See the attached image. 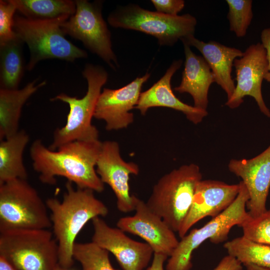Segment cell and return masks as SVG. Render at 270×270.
Segmentation results:
<instances>
[{
	"label": "cell",
	"instance_id": "1",
	"mask_svg": "<svg viewBox=\"0 0 270 270\" xmlns=\"http://www.w3.org/2000/svg\"><path fill=\"white\" fill-rule=\"evenodd\" d=\"M102 142L76 140L56 150L46 147L40 140L31 145L30 154L32 167L44 184H54L56 176H62L76 187L101 192L104 184L96 172Z\"/></svg>",
	"mask_w": 270,
	"mask_h": 270
},
{
	"label": "cell",
	"instance_id": "2",
	"mask_svg": "<svg viewBox=\"0 0 270 270\" xmlns=\"http://www.w3.org/2000/svg\"><path fill=\"white\" fill-rule=\"evenodd\" d=\"M66 188L62 201L54 198L46 202L50 212L52 233L58 242L59 265L68 270L74 264L73 248L80 230L94 218L106 216L108 210L92 190L74 188L68 181Z\"/></svg>",
	"mask_w": 270,
	"mask_h": 270
},
{
	"label": "cell",
	"instance_id": "3",
	"mask_svg": "<svg viewBox=\"0 0 270 270\" xmlns=\"http://www.w3.org/2000/svg\"><path fill=\"white\" fill-rule=\"evenodd\" d=\"M82 74L88 82L87 92L82 98L61 93L50 99L66 103L70 108L66 124L54 131L52 142L48 146L51 150L76 140H99L98 130L92 124V120L102 88L107 82L108 74L101 66L87 64Z\"/></svg>",
	"mask_w": 270,
	"mask_h": 270
},
{
	"label": "cell",
	"instance_id": "4",
	"mask_svg": "<svg viewBox=\"0 0 270 270\" xmlns=\"http://www.w3.org/2000/svg\"><path fill=\"white\" fill-rule=\"evenodd\" d=\"M202 180L198 166L182 165L158 180L146 204L174 232H178L190 210L196 186Z\"/></svg>",
	"mask_w": 270,
	"mask_h": 270
},
{
	"label": "cell",
	"instance_id": "5",
	"mask_svg": "<svg viewBox=\"0 0 270 270\" xmlns=\"http://www.w3.org/2000/svg\"><path fill=\"white\" fill-rule=\"evenodd\" d=\"M112 27L141 32L155 37L160 46H173L178 40L194 35L196 18L190 14L168 16L130 4L118 6L108 17Z\"/></svg>",
	"mask_w": 270,
	"mask_h": 270
},
{
	"label": "cell",
	"instance_id": "6",
	"mask_svg": "<svg viewBox=\"0 0 270 270\" xmlns=\"http://www.w3.org/2000/svg\"><path fill=\"white\" fill-rule=\"evenodd\" d=\"M239 192L233 202L224 210L199 228L192 229L181 238L169 257L166 270H190L192 254L206 240L214 244L226 241L231 228L240 226L250 217L246 210L249 200L248 191L242 181L239 182Z\"/></svg>",
	"mask_w": 270,
	"mask_h": 270
},
{
	"label": "cell",
	"instance_id": "7",
	"mask_svg": "<svg viewBox=\"0 0 270 270\" xmlns=\"http://www.w3.org/2000/svg\"><path fill=\"white\" fill-rule=\"evenodd\" d=\"M48 229L0 232V256L18 270H56L58 245Z\"/></svg>",
	"mask_w": 270,
	"mask_h": 270
},
{
	"label": "cell",
	"instance_id": "8",
	"mask_svg": "<svg viewBox=\"0 0 270 270\" xmlns=\"http://www.w3.org/2000/svg\"><path fill=\"white\" fill-rule=\"evenodd\" d=\"M52 226L46 202L26 180L0 184V232Z\"/></svg>",
	"mask_w": 270,
	"mask_h": 270
},
{
	"label": "cell",
	"instance_id": "9",
	"mask_svg": "<svg viewBox=\"0 0 270 270\" xmlns=\"http://www.w3.org/2000/svg\"><path fill=\"white\" fill-rule=\"evenodd\" d=\"M60 21H36L16 14L14 30L26 44L30 58L26 66L32 70L40 61L58 59L73 62L86 58L88 53L68 40L62 32Z\"/></svg>",
	"mask_w": 270,
	"mask_h": 270
},
{
	"label": "cell",
	"instance_id": "10",
	"mask_svg": "<svg viewBox=\"0 0 270 270\" xmlns=\"http://www.w3.org/2000/svg\"><path fill=\"white\" fill-rule=\"evenodd\" d=\"M76 11L60 27L65 35L79 40L112 70L120 66L112 48L111 33L102 16L103 2L76 0Z\"/></svg>",
	"mask_w": 270,
	"mask_h": 270
},
{
	"label": "cell",
	"instance_id": "11",
	"mask_svg": "<svg viewBox=\"0 0 270 270\" xmlns=\"http://www.w3.org/2000/svg\"><path fill=\"white\" fill-rule=\"evenodd\" d=\"M236 84L232 96L225 105L230 108L238 107L246 96L256 100L260 110L270 118V110L266 106L262 93V84L268 70L266 52L261 42L250 46L242 57L234 62Z\"/></svg>",
	"mask_w": 270,
	"mask_h": 270
},
{
	"label": "cell",
	"instance_id": "12",
	"mask_svg": "<svg viewBox=\"0 0 270 270\" xmlns=\"http://www.w3.org/2000/svg\"><path fill=\"white\" fill-rule=\"evenodd\" d=\"M96 172L102 182L114 192L118 209L124 213L134 211L138 198L130 194L129 180L130 174H138L140 168L135 162H126L122 158L118 142H102Z\"/></svg>",
	"mask_w": 270,
	"mask_h": 270
},
{
	"label": "cell",
	"instance_id": "13",
	"mask_svg": "<svg viewBox=\"0 0 270 270\" xmlns=\"http://www.w3.org/2000/svg\"><path fill=\"white\" fill-rule=\"evenodd\" d=\"M92 224V242L112 253L124 270H144L148 266L154 252L147 243L134 240L100 216L93 218Z\"/></svg>",
	"mask_w": 270,
	"mask_h": 270
},
{
	"label": "cell",
	"instance_id": "14",
	"mask_svg": "<svg viewBox=\"0 0 270 270\" xmlns=\"http://www.w3.org/2000/svg\"><path fill=\"white\" fill-rule=\"evenodd\" d=\"M134 211L133 216L119 218L117 227L125 232L140 237L154 253L170 257L179 242L175 232L140 198Z\"/></svg>",
	"mask_w": 270,
	"mask_h": 270
},
{
	"label": "cell",
	"instance_id": "15",
	"mask_svg": "<svg viewBox=\"0 0 270 270\" xmlns=\"http://www.w3.org/2000/svg\"><path fill=\"white\" fill-rule=\"evenodd\" d=\"M150 76L147 72L118 89L104 88L98 98L94 118L104 120L108 131L128 128L134 120L130 111L135 108L142 86Z\"/></svg>",
	"mask_w": 270,
	"mask_h": 270
},
{
	"label": "cell",
	"instance_id": "16",
	"mask_svg": "<svg viewBox=\"0 0 270 270\" xmlns=\"http://www.w3.org/2000/svg\"><path fill=\"white\" fill-rule=\"evenodd\" d=\"M229 170L240 178L249 194L248 214L256 218L266 211V202L270 188V145L250 159H232Z\"/></svg>",
	"mask_w": 270,
	"mask_h": 270
},
{
	"label": "cell",
	"instance_id": "17",
	"mask_svg": "<svg viewBox=\"0 0 270 270\" xmlns=\"http://www.w3.org/2000/svg\"><path fill=\"white\" fill-rule=\"evenodd\" d=\"M240 184H230L212 180H202L198 184L190 210L178 234L180 238L190 228L207 216L214 218L226 210L234 200Z\"/></svg>",
	"mask_w": 270,
	"mask_h": 270
},
{
	"label": "cell",
	"instance_id": "18",
	"mask_svg": "<svg viewBox=\"0 0 270 270\" xmlns=\"http://www.w3.org/2000/svg\"><path fill=\"white\" fill-rule=\"evenodd\" d=\"M182 64V60L174 61L157 82L146 90L141 92L135 108L138 110L142 115H145L151 108H168L182 112L188 120L196 124L208 114L206 110L198 108L182 102L173 92L171 80Z\"/></svg>",
	"mask_w": 270,
	"mask_h": 270
},
{
	"label": "cell",
	"instance_id": "19",
	"mask_svg": "<svg viewBox=\"0 0 270 270\" xmlns=\"http://www.w3.org/2000/svg\"><path fill=\"white\" fill-rule=\"evenodd\" d=\"M183 44L196 48L202 54L214 74V82L226 92L228 100L232 95L236 85L232 76L234 60L242 57L240 50L215 41L206 42L194 35L180 40Z\"/></svg>",
	"mask_w": 270,
	"mask_h": 270
},
{
	"label": "cell",
	"instance_id": "20",
	"mask_svg": "<svg viewBox=\"0 0 270 270\" xmlns=\"http://www.w3.org/2000/svg\"><path fill=\"white\" fill-rule=\"evenodd\" d=\"M184 67L181 82L174 90L180 94H189L193 98L194 106L207 110L208 90L215 82L214 74L202 56L194 53L190 46L184 44Z\"/></svg>",
	"mask_w": 270,
	"mask_h": 270
},
{
	"label": "cell",
	"instance_id": "21",
	"mask_svg": "<svg viewBox=\"0 0 270 270\" xmlns=\"http://www.w3.org/2000/svg\"><path fill=\"white\" fill-rule=\"evenodd\" d=\"M38 78L28 83L21 89L0 88V140L7 138L18 131L22 108L26 101L38 89L44 86Z\"/></svg>",
	"mask_w": 270,
	"mask_h": 270
},
{
	"label": "cell",
	"instance_id": "22",
	"mask_svg": "<svg viewBox=\"0 0 270 270\" xmlns=\"http://www.w3.org/2000/svg\"><path fill=\"white\" fill-rule=\"evenodd\" d=\"M29 140L28 134L22 130L0 140V184L14 179H27L23 154Z\"/></svg>",
	"mask_w": 270,
	"mask_h": 270
},
{
	"label": "cell",
	"instance_id": "23",
	"mask_svg": "<svg viewBox=\"0 0 270 270\" xmlns=\"http://www.w3.org/2000/svg\"><path fill=\"white\" fill-rule=\"evenodd\" d=\"M24 17L36 21L64 22L76 11L74 0H11Z\"/></svg>",
	"mask_w": 270,
	"mask_h": 270
},
{
	"label": "cell",
	"instance_id": "24",
	"mask_svg": "<svg viewBox=\"0 0 270 270\" xmlns=\"http://www.w3.org/2000/svg\"><path fill=\"white\" fill-rule=\"evenodd\" d=\"M24 42L16 35L0 43V86L1 88L18 89L26 66L23 54Z\"/></svg>",
	"mask_w": 270,
	"mask_h": 270
},
{
	"label": "cell",
	"instance_id": "25",
	"mask_svg": "<svg viewBox=\"0 0 270 270\" xmlns=\"http://www.w3.org/2000/svg\"><path fill=\"white\" fill-rule=\"evenodd\" d=\"M224 247L228 254L244 266L252 264L270 268V245L256 243L242 236L226 242Z\"/></svg>",
	"mask_w": 270,
	"mask_h": 270
},
{
	"label": "cell",
	"instance_id": "26",
	"mask_svg": "<svg viewBox=\"0 0 270 270\" xmlns=\"http://www.w3.org/2000/svg\"><path fill=\"white\" fill-rule=\"evenodd\" d=\"M109 252L94 242H76L73 248L74 260L80 262L82 270H119L112 266Z\"/></svg>",
	"mask_w": 270,
	"mask_h": 270
},
{
	"label": "cell",
	"instance_id": "27",
	"mask_svg": "<svg viewBox=\"0 0 270 270\" xmlns=\"http://www.w3.org/2000/svg\"><path fill=\"white\" fill-rule=\"evenodd\" d=\"M228 12L227 18L229 21L230 30L238 38L244 36L252 18V0H226Z\"/></svg>",
	"mask_w": 270,
	"mask_h": 270
},
{
	"label": "cell",
	"instance_id": "28",
	"mask_svg": "<svg viewBox=\"0 0 270 270\" xmlns=\"http://www.w3.org/2000/svg\"><path fill=\"white\" fill-rule=\"evenodd\" d=\"M242 236L250 241L270 245V209L256 218L250 217L240 226Z\"/></svg>",
	"mask_w": 270,
	"mask_h": 270
},
{
	"label": "cell",
	"instance_id": "29",
	"mask_svg": "<svg viewBox=\"0 0 270 270\" xmlns=\"http://www.w3.org/2000/svg\"><path fill=\"white\" fill-rule=\"evenodd\" d=\"M16 9L11 0H0V43L13 38L15 12Z\"/></svg>",
	"mask_w": 270,
	"mask_h": 270
},
{
	"label": "cell",
	"instance_id": "30",
	"mask_svg": "<svg viewBox=\"0 0 270 270\" xmlns=\"http://www.w3.org/2000/svg\"><path fill=\"white\" fill-rule=\"evenodd\" d=\"M156 12L168 16H177L184 7L183 0H151Z\"/></svg>",
	"mask_w": 270,
	"mask_h": 270
},
{
	"label": "cell",
	"instance_id": "31",
	"mask_svg": "<svg viewBox=\"0 0 270 270\" xmlns=\"http://www.w3.org/2000/svg\"><path fill=\"white\" fill-rule=\"evenodd\" d=\"M214 270H242V264L235 258L228 254L220 260Z\"/></svg>",
	"mask_w": 270,
	"mask_h": 270
},
{
	"label": "cell",
	"instance_id": "32",
	"mask_svg": "<svg viewBox=\"0 0 270 270\" xmlns=\"http://www.w3.org/2000/svg\"><path fill=\"white\" fill-rule=\"evenodd\" d=\"M261 44L266 52L268 62V70L266 74L264 80L270 82V28L264 29L260 34Z\"/></svg>",
	"mask_w": 270,
	"mask_h": 270
},
{
	"label": "cell",
	"instance_id": "33",
	"mask_svg": "<svg viewBox=\"0 0 270 270\" xmlns=\"http://www.w3.org/2000/svg\"><path fill=\"white\" fill-rule=\"evenodd\" d=\"M168 258L164 254L154 253L151 265L146 270H164V263Z\"/></svg>",
	"mask_w": 270,
	"mask_h": 270
},
{
	"label": "cell",
	"instance_id": "34",
	"mask_svg": "<svg viewBox=\"0 0 270 270\" xmlns=\"http://www.w3.org/2000/svg\"><path fill=\"white\" fill-rule=\"evenodd\" d=\"M0 270H18L4 257L0 256Z\"/></svg>",
	"mask_w": 270,
	"mask_h": 270
},
{
	"label": "cell",
	"instance_id": "35",
	"mask_svg": "<svg viewBox=\"0 0 270 270\" xmlns=\"http://www.w3.org/2000/svg\"><path fill=\"white\" fill-rule=\"evenodd\" d=\"M244 266L246 270H270V268H267L252 264H246Z\"/></svg>",
	"mask_w": 270,
	"mask_h": 270
},
{
	"label": "cell",
	"instance_id": "36",
	"mask_svg": "<svg viewBox=\"0 0 270 270\" xmlns=\"http://www.w3.org/2000/svg\"><path fill=\"white\" fill-rule=\"evenodd\" d=\"M62 269H63V268H62V267H60V266H58V268L56 269V270H62Z\"/></svg>",
	"mask_w": 270,
	"mask_h": 270
},
{
	"label": "cell",
	"instance_id": "37",
	"mask_svg": "<svg viewBox=\"0 0 270 270\" xmlns=\"http://www.w3.org/2000/svg\"><path fill=\"white\" fill-rule=\"evenodd\" d=\"M62 270H68L63 268Z\"/></svg>",
	"mask_w": 270,
	"mask_h": 270
}]
</instances>
